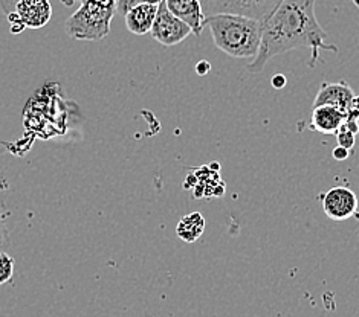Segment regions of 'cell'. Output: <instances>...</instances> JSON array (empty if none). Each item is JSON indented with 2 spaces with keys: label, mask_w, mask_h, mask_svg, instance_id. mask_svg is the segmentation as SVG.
<instances>
[{
  "label": "cell",
  "mask_w": 359,
  "mask_h": 317,
  "mask_svg": "<svg viewBox=\"0 0 359 317\" xmlns=\"http://www.w3.org/2000/svg\"><path fill=\"white\" fill-rule=\"evenodd\" d=\"M316 0H283L263 22L259 55L246 66L250 73H260L273 57L295 49H311L315 67L321 50L338 52L335 45L327 43V32L315 15Z\"/></svg>",
  "instance_id": "obj_1"
},
{
  "label": "cell",
  "mask_w": 359,
  "mask_h": 317,
  "mask_svg": "<svg viewBox=\"0 0 359 317\" xmlns=\"http://www.w3.org/2000/svg\"><path fill=\"white\" fill-rule=\"evenodd\" d=\"M215 45L226 55L237 59H254L262 45L263 23L250 17L219 14L205 19Z\"/></svg>",
  "instance_id": "obj_2"
},
{
  "label": "cell",
  "mask_w": 359,
  "mask_h": 317,
  "mask_svg": "<svg viewBox=\"0 0 359 317\" xmlns=\"http://www.w3.org/2000/svg\"><path fill=\"white\" fill-rule=\"evenodd\" d=\"M118 0H86L66 22L67 36L75 40L100 41L110 32Z\"/></svg>",
  "instance_id": "obj_3"
},
{
  "label": "cell",
  "mask_w": 359,
  "mask_h": 317,
  "mask_svg": "<svg viewBox=\"0 0 359 317\" xmlns=\"http://www.w3.org/2000/svg\"><path fill=\"white\" fill-rule=\"evenodd\" d=\"M283 0H201L205 17L234 14L264 22Z\"/></svg>",
  "instance_id": "obj_4"
},
{
  "label": "cell",
  "mask_w": 359,
  "mask_h": 317,
  "mask_svg": "<svg viewBox=\"0 0 359 317\" xmlns=\"http://www.w3.org/2000/svg\"><path fill=\"white\" fill-rule=\"evenodd\" d=\"M150 34L162 46L170 48L182 43L190 34H193V31L185 22L177 19L175 14L168 11L164 0V2L158 6L156 19L155 23H153Z\"/></svg>",
  "instance_id": "obj_5"
},
{
  "label": "cell",
  "mask_w": 359,
  "mask_h": 317,
  "mask_svg": "<svg viewBox=\"0 0 359 317\" xmlns=\"http://www.w3.org/2000/svg\"><path fill=\"white\" fill-rule=\"evenodd\" d=\"M323 211L333 221H346L358 213V197L347 186H335L321 194Z\"/></svg>",
  "instance_id": "obj_6"
},
{
  "label": "cell",
  "mask_w": 359,
  "mask_h": 317,
  "mask_svg": "<svg viewBox=\"0 0 359 317\" xmlns=\"http://www.w3.org/2000/svg\"><path fill=\"white\" fill-rule=\"evenodd\" d=\"M353 89L346 81L339 83H323L316 93L313 107L316 106H332L348 113L352 107V101L355 98Z\"/></svg>",
  "instance_id": "obj_7"
},
{
  "label": "cell",
  "mask_w": 359,
  "mask_h": 317,
  "mask_svg": "<svg viewBox=\"0 0 359 317\" xmlns=\"http://www.w3.org/2000/svg\"><path fill=\"white\" fill-rule=\"evenodd\" d=\"M15 14L23 27L31 29L43 28L53 17V6L49 0H19Z\"/></svg>",
  "instance_id": "obj_8"
},
{
  "label": "cell",
  "mask_w": 359,
  "mask_h": 317,
  "mask_svg": "<svg viewBox=\"0 0 359 317\" xmlns=\"http://www.w3.org/2000/svg\"><path fill=\"white\" fill-rule=\"evenodd\" d=\"M165 5L170 13L191 28L193 34L198 37L201 36L205 28V19H207L201 0H165Z\"/></svg>",
  "instance_id": "obj_9"
},
{
  "label": "cell",
  "mask_w": 359,
  "mask_h": 317,
  "mask_svg": "<svg viewBox=\"0 0 359 317\" xmlns=\"http://www.w3.org/2000/svg\"><path fill=\"white\" fill-rule=\"evenodd\" d=\"M347 122V113L332 106H316L311 113V128L321 134H337Z\"/></svg>",
  "instance_id": "obj_10"
},
{
  "label": "cell",
  "mask_w": 359,
  "mask_h": 317,
  "mask_svg": "<svg viewBox=\"0 0 359 317\" xmlns=\"http://www.w3.org/2000/svg\"><path fill=\"white\" fill-rule=\"evenodd\" d=\"M158 13V6L149 3H138L124 15L126 27L135 36H145L151 31Z\"/></svg>",
  "instance_id": "obj_11"
},
{
  "label": "cell",
  "mask_w": 359,
  "mask_h": 317,
  "mask_svg": "<svg viewBox=\"0 0 359 317\" xmlns=\"http://www.w3.org/2000/svg\"><path fill=\"white\" fill-rule=\"evenodd\" d=\"M205 218L201 212H191L179 220L176 226V235L185 243H196L203 235Z\"/></svg>",
  "instance_id": "obj_12"
},
{
  "label": "cell",
  "mask_w": 359,
  "mask_h": 317,
  "mask_svg": "<svg viewBox=\"0 0 359 317\" xmlns=\"http://www.w3.org/2000/svg\"><path fill=\"white\" fill-rule=\"evenodd\" d=\"M14 258L5 251L0 252V286L10 282L14 276Z\"/></svg>",
  "instance_id": "obj_13"
},
{
  "label": "cell",
  "mask_w": 359,
  "mask_h": 317,
  "mask_svg": "<svg viewBox=\"0 0 359 317\" xmlns=\"http://www.w3.org/2000/svg\"><path fill=\"white\" fill-rule=\"evenodd\" d=\"M337 139H338V145L343 147L346 150H353L355 142H356V134L353 132H350L348 128H346L344 125L339 128V132L337 133Z\"/></svg>",
  "instance_id": "obj_14"
},
{
  "label": "cell",
  "mask_w": 359,
  "mask_h": 317,
  "mask_svg": "<svg viewBox=\"0 0 359 317\" xmlns=\"http://www.w3.org/2000/svg\"><path fill=\"white\" fill-rule=\"evenodd\" d=\"M138 3H141V0H118L116 13L126 15L127 11L132 10V8H133L135 5H138Z\"/></svg>",
  "instance_id": "obj_15"
},
{
  "label": "cell",
  "mask_w": 359,
  "mask_h": 317,
  "mask_svg": "<svg viewBox=\"0 0 359 317\" xmlns=\"http://www.w3.org/2000/svg\"><path fill=\"white\" fill-rule=\"evenodd\" d=\"M8 246V227L5 225V220L0 216V252Z\"/></svg>",
  "instance_id": "obj_16"
},
{
  "label": "cell",
  "mask_w": 359,
  "mask_h": 317,
  "mask_svg": "<svg viewBox=\"0 0 359 317\" xmlns=\"http://www.w3.org/2000/svg\"><path fill=\"white\" fill-rule=\"evenodd\" d=\"M286 83H287V80H286V76L285 75H281V73H277V75H273L272 76V80H271V84H272V87L273 89H277V90H280V89H283L285 85H286Z\"/></svg>",
  "instance_id": "obj_17"
},
{
  "label": "cell",
  "mask_w": 359,
  "mask_h": 317,
  "mask_svg": "<svg viewBox=\"0 0 359 317\" xmlns=\"http://www.w3.org/2000/svg\"><path fill=\"white\" fill-rule=\"evenodd\" d=\"M333 157H335L337 160H346V159H348V156H350V153H348V150H346V148H343V147H337L335 150H333Z\"/></svg>",
  "instance_id": "obj_18"
},
{
  "label": "cell",
  "mask_w": 359,
  "mask_h": 317,
  "mask_svg": "<svg viewBox=\"0 0 359 317\" xmlns=\"http://www.w3.org/2000/svg\"><path fill=\"white\" fill-rule=\"evenodd\" d=\"M211 69V64L208 62H205V59H202V62L198 63V66H196V71H198L199 75H207Z\"/></svg>",
  "instance_id": "obj_19"
},
{
  "label": "cell",
  "mask_w": 359,
  "mask_h": 317,
  "mask_svg": "<svg viewBox=\"0 0 359 317\" xmlns=\"http://www.w3.org/2000/svg\"><path fill=\"white\" fill-rule=\"evenodd\" d=\"M164 0H141V3H149V5H155V6H159Z\"/></svg>",
  "instance_id": "obj_20"
},
{
  "label": "cell",
  "mask_w": 359,
  "mask_h": 317,
  "mask_svg": "<svg viewBox=\"0 0 359 317\" xmlns=\"http://www.w3.org/2000/svg\"><path fill=\"white\" fill-rule=\"evenodd\" d=\"M350 110H356L359 111V95H356L352 101V107H350Z\"/></svg>",
  "instance_id": "obj_21"
},
{
  "label": "cell",
  "mask_w": 359,
  "mask_h": 317,
  "mask_svg": "<svg viewBox=\"0 0 359 317\" xmlns=\"http://www.w3.org/2000/svg\"><path fill=\"white\" fill-rule=\"evenodd\" d=\"M74 2H75V3H81V5H83L84 2H86V0H74Z\"/></svg>",
  "instance_id": "obj_22"
},
{
  "label": "cell",
  "mask_w": 359,
  "mask_h": 317,
  "mask_svg": "<svg viewBox=\"0 0 359 317\" xmlns=\"http://www.w3.org/2000/svg\"><path fill=\"white\" fill-rule=\"evenodd\" d=\"M353 3H355V6L359 10V0H353Z\"/></svg>",
  "instance_id": "obj_23"
}]
</instances>
